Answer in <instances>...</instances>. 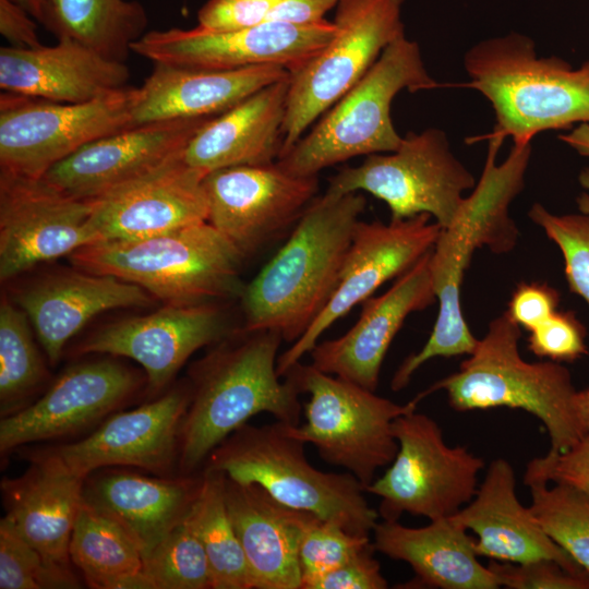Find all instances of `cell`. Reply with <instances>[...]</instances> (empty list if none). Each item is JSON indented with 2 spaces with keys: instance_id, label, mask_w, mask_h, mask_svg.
I'll return each instance as SVG.
<instances>
[{
  "instance_id": "8992f818",
  "label": "cell",
  "mask_w": 589,
  "mask_h": 589,
  "mask_svg": "<svg viewBox=\"0 0 589 589\" xmlns=\"http://www.w3.org/2000/svg\"><path fill=\"white\" fill-rule=\"evenodd\" d=\"M520 326L506 312L489 323L482 339L455 373L420 393L444 389L460 412L498 407L520 409L540 420L551 448L564 452L585 435L575 408L569 371L556 361L528 362L519 353Z\"/></svg>"
},
{
  "instance_id": "816d5d0a",
  "label": "cell",
  "mask_w": 589,
  "mask_h": 589,
  "mask_svg": "<svg viewBox=\"0 0 589 589\" xmlns=\"http://www.w3.org/2000/svg\"><path fill=\"white\" fill-rule=\"evenodd\" d=\"M558 139L574 148L579 155L589 157V123H580Z\"/></svg>"
},
{
  "instance_id": "52a82bcc",
  "label": "cell",
  "mask_w": 589,
  "mask_h": 589,
  "mask_svg": "<svg viewBox=\"0 0 589 589\" xmlns=\"http://www.w3.org/2000/svg\"><path fill=\"white\" fill-rule=\"evenodd\" d=\"M304 447L287 423H245L213 449L203 469L259 484L286 506L310 512L352 534L371 537L380 516L364 497L362 484L347 471L316 469Z\"/></svg>"
},
{
  "instance_id": "b9f144b4",
  "label": "cell",
  "mask_w": 589,
  "mask_h": 589,
  "mask_svg": "<svg viewBox=\"0 0 589 589\" xmlns=\"http://www.w3.org/2000/svg\"><path fill=\"white\" fill-rule=\"evenodd\" d=\"M501 587L510 589H589V572L572 568L551 558L527 563L491 560L488 565Z\"/></svg>"
},
{
  "instance_id": "277c9868",
  "label": "cell",
  "mask_w": 589,
  "mask_h": 589,
  "mask_svg": "<svg viewBox=\"0 0 589 589\" xmlns=\"http://www.w3.org/2000/svg\"><path fill=\"white\" fill-rule=\"evenodd\" d=\"M464 67L469 82L495 113L493 131L483 139L510 136L531 143L540 132L589 123V59L579 68L560 57H538L531 38L519 33L489 38L468 49Z\"/></svg>"
},
{
  "instance_id": "836d02e7",
  "label": "cell",
  "mask_w": 589,
  "mask_h": 589,
  "mask_svg": "<svg viewBox=\"0 0 589 589\" xmlns=\"http://www.w3.org/2000/svg\"><path fill=\"white\" fill-rule=\"evenodd\" d=\"M224 484V473L203 469L200 491L185 518L205 549L213 589H252L245 556L228 513Z\"/></svg>"
},
{
  "instance_id": "e0dca14e",
  "label": "cell",
  "mask_w": 589,
  "mask_h": 589,
  "mask_svg": "<svg viewBox=\"0 0 589 589\" xmlns=\"http://www.w3.org/2000/svg\"><path fill=\"white\" fill-rule=\"evenodd\" d=\"M431 218L429 214H419L388 224L358 221L335 292L309 329L278 357L279 376L284 377L300 362L337 320L432 250L442 227Z\"/></svg>"
},
{
  "instance_id": "f35d334b",
  "label": "cell",
  "mask_w": 589,
  "mask_h": 589,
  "mask_svg": "<svg viewBox=\"0 0 589 589\" xmlns=\"http://www.w3.org/2000/svg\"><path fill=\"white\" fill-rule=\"evenodd\" d=\"M73 568L47 561L3 519L0 520V589H73Z\"/></svg>"
},
{
  "instance_id": "6da1fadb",
  "label": "cell",
  "mask_w": 589,
  "mask_h": 589,
  "mask_svg": "<svg viewBox=\"0 0 589 589\" xmlns=\"http://www.w3.org/2000/svg\"><path fill=\"white\" fill-rule=\"evenodd\" d=\"M504 140L489 139L485 164L479 182L465 197L454 220L442 228L431 250L430 265L438 314L424 346L408 356L396 370L390 387H406L414 372L433 358L470 354L478 339L462 314L460 288L476 250L509 252L518 230L509 217L512 201L522 191L531 156V143L514 144L507 158L496 163Z\"/></svg>"
},
{
  "instance_id": "7402d4cb",
  "label": "cell",
  "mask_w": 589,
  "mask_h": 589,
  "mask_svg": "<svg viewBox=\"0 0 589 589\" xmlns=\"http://www.w3.org/2000/svg\"><path fill=\"white\" fill-rule=\"evenodd\" d=\"M182 154L93 200L100 241L142 239L207 221L206 173L185 164Z\"/></svg>"
},
{
  "instance_id": "83f0119b",
  "label": "cell",
  "mask_w": 589,
  "mask_h": 589,
  "mask_svg": "<svg viewBox=\"0 0 589 589\" xmlns=\"http://www.w3.org/2000/svg\"><path fill=\"white\" fill-rule=\"evenodd\" d=\"M224 491L252 589H300L299 542L312 513L284 505L259 484L226 476Z\"/></svg>"
},
{
  "instance_id": "f5cc1de1",
  "label": "cell",
  "mask_w": 589,
  "mask_h": 589,
  "mask_svg": "<svg viewBox=\"0 0 589 589\" xmlns=\"http://www.w3.org/2000/svg\"><path fill=\"white\" fill-rule=\"evenodd\" d=\"M575 408L585 434L589 433V388L576 392Z\"/></svg>"
},
{
  "instance_id": "cb8c5ba5",
  "label": "cell",
  "mask_w": 589,
  "mask_h": 589,
  "mask_svg": "<svg viewBox=\"0 0 589 589\" xmlns=\"http://www.w3.org/2000/svg\"><path fill=\"white\" fill-rule=\"evenodd\" d=\"M125 62L108 59L70 37L53 46L1 47L2 92L57 103L83 104L127 88Z\"/></svg>"
},
{
  "instance_id": "3957f363",
  "label": "cell",
  "mask_w": 589,
  "mask_h": 589,
  "mask_svg": "<svg viewBox=\"0 0 589 589\" xmlns=\"http://www.w3.org/2000/svg\"><path fill=\"white\" fill-rule=\"evenodd\" d=\"M366 206L359 192L316 196L278 252L243 289L242 328L275 329L298 340L336 290L359 216Z\"/></svg>"
},
{
  "instance_id": "4fadbf2b",
  "label": "cell",
  "mask_w": 589,
  "mask_h": 589,
  "mask_svg": "<svg viewBox=\"0 0 589 589\" xmlns=\"http://www.w3.org/2000/svg\"><path fill=\"white\" fill-rule=\"evenodd\" d=\"M137 87L83 104L15 93L0 96L1 170L41 178L87 143L133 125Z\"/></svg>"
},
{
  "instance_id": "ab89813d",
  "label": "cell",
  "mask_w": 589,
  "mask_h": 589,
  "mask_svg": "<svg viewBox=\"0 0 589 589\" xmlns=\"http://www.w3.org/2000/svg\"><path fill=\"white\" fill-rule=\"evenodd\" d=\"M371 543V537L352 534L312 514L299 542L300 589H306L313 580L340 566Z\"/></svg>"
},
{
  "instance_id": "e575fe53",
  "label": "cell",
  "mask_w": 589,
  "mask_h": 589,
  "mask_svg": "<svg viewBox=\"0 0 589 589\" xmlns=\"http://www.w3.org/2000/svg\"><path fill=\"white\" fill-rule=\"evenodd\" d=\"M70 560L93 589L110 579L143 570L140 546L112 517L84 501L80 506L69 546Z\"/></svg>"
},
{
  "instance_id": "1f68e13d",
  "label": "cell",
  "mask_w": 589,
  "mask_h": 589,
  "mask_svg": "<svg viewBox=\"0 0 589 589\" xmlns=\"http://www.w3.org/2000/svg\"><path fill=\"white\" fill-rule=\"evenodd\" d=\"M450 517L412 528L398 520L377 521L372 536L375 551L408 563L414 572V588L496 589L500 580L482 565L474 538Z\"/></svg>"
},
{
  "instance_id": "7bdbcfd3",
  "label": "cell",
  "mask_w": 589,
  "mask_h": 589,
  "mask_svg": "<svg viewBox=\"0 0 589 589\" xmlns=\"http://www.w3.org/2000/svg\"><path fill=\"white\" fill-rule=\"evenodd\" d=\"M534 482L567 485L589 498V433L564 452L550 449L544 456L531 459L524 483Z\"/></svg>"
},
{
  "instance_id": "8d00e7d4",
  "label": "cell",
  "mask_w": 589,
  "mask_h": 589,
  "mask_svg": "<svg viewBox=\"0 0 589 589\" xmlns=\"http://www.w3.org/2000/svg\"><path fill=\"white\" fill-rule=\"evenodd\" d=\"M532 514L550 538L580 567L589 572V498L567 485L534 482Z\"/></svg>"
},
{
  "instance_id": "9c48e42d",
  "label": "cell",
  "mask_w": 589,
  "mask_h": 589,
  "mask_svg": "<svg viewBox=\"0 0 589 589\" xmlns=\"http://www.w3.org/2000/svg\"><path fill=\"white\" fill-rule=\"evenodd\" d=\"M285 376L309 395L305 422L287 424L296 438L311 443L327 464L344 468L365 488L376 471L389 465L398 449L394 420L417 409L414 398L405 405L381 397L310 364L296 363ZM284 376V377H285Z\"/></svg>"
},
{
  "instance_id": "4dcf8cb0",
  "label": "cell",
  "mask_w": 589,
  "mask_h": 589,
  "mask_svg": "<svg viewBox=\"0 0 589 589\" xmlns=\"http://www.w3.org/2000/svg\"><path fill=\"white\" fill-rule=\"evenodd\" d=\"M202 483L199 476H146L127 470L94 471L83 498L117 520L144 556L187 515Z\"/></svg>"
},
{
  "instance_id": "74e56055",
  "label": "cell",
  "mask_w": 589,
  "mask_h": 589,
  "mask_svg": "<svg viewBox=\"0 0 589 589\" xmlns=\"http://www.w3.org/2000/svg\"><path fill=\"white\" fill-rule=\"evenodd\" d=\"M155 589H213L205 549L184 517L143 556Z\"/></svg>"
},
{
  "instance_id": "c3c4849f",
  "label": "cell",
  "mask_w": 589,
  "mask_h": 589,
  "mask_svg": "<svg viewBox=\"0 0 589 589\" xmlns=\"http://www.w3.org/2000/svg\"><path fill=\"white\" fill-rule=\"evenodd\" d=\"M0 32L12 47L35 48L43 45L36 23L12 0H0Z\"/></svg>"
},
{
  "instance_id": "484cf974",
  "label": "cell",
  "mask_w": 589,
  "mask_h": 589,
  "mask_svg": "<svg viewBox=\"0 0 589 589\" xmlns=\"http://www.w3.org/2000/svg\"><path fill=\"white\" fill-rule=\"evenodd\" d=\"M154 301L135 284L80 269L39 278L15 298L51 365L59 362L71 337L94 316L112 309L148 306Z\"/></svg>"
},
{
  "instance_id": "4316f807",
  "label": "cell",
  "mask_w": 589,
  "mask_h": 589,
  "mask_svg": "<svg viewBox=\"0 0 589 589\" xmlns=\"http://www.w3.org/2000/svg\"><path fill=\"white\" fill-rule=\"evenodd\" d=\"M450 519L474 532L479 556L508 563L551 558L582 568L550 538L530 507L519 502L515 470L504 458L491 461L473 498Z\"/></svg>"
},
{
  "instance_id": "d6a6232c",
  "label": "cell",
  "mask_w": 589,
  "mask_h": 589,
  "mask_svg": "<svg viewBox=\"0 0 589 589\" xmlns=\"http://www.w3.org/2000/svg\"><path fill=\"white\" fill-rule=\"evenodd\" d=\"M144 7L132 0H53L47 31L70 37L101 56L125 62L146 32Z\"/></svg>"
},
{
  "instance_id": "7dc6e473",
  "label": "cell",
  "mask_w": 589,
  "mask_h": 589,
  "mask_svg": "<svg viewBox=\"0 0 589 589\" xmlns=\"http://www.w3.org/2000/svg\"><path fill=\"white\" fill-rule=\"evenodd\" d=\"M560 302L558 292L549 285L520 283L508 302V316L528 332L532 330L555 311Z\"/></svg>"
},
{
  "instance_id": "30bf717a",
  "label": "cell",
  "mask_w": 589,
  "mask_h": 589,
  "mask_svg": "<svg viewBox=\"0 0 589 589\" xmlns=\"http://www.w3.org/2000/svg\"><path fill=\"white\" fill-rule=\"evenodd\" d=\"M474 187L473 175L453 154L445 132L428 128L407 133L394 152L344 167L329 178L325 193L364 191L385 202L390 220L429 214L445 228L459 212L462 193Z\"/></svg>"
},
{
  "instance_id": "f6af8a7d",
  "label": "cell",
  "mask_w": 589,
  "mask_h": 589,
  "mask_svg": "<svg viewBox=\"0 0 589 589\" xmlns=\"http://www.w3.org/2000/svg\"><path fill=\"white\" fill-rule=\"evenodd\" d=\"M283 0H208L197 12L199 28L221 32L266 22Z\"/></svg>"
},
{
  "instance_id": "d4e9b609",
  "label": "cell",
  "mask_w": 589,
  "mask_h": 589,
  "mask_svg": "<svg viewBox=\"0 0 589 589\" xmlns=\"http://www.w3.org/2000/svg\"><path fill=\"white\" fill-rule=\"evenodd\" d=\"M27 457L22 476L1 481L2 518L47 561L72 568L69 546L85 479L44 448Z\"/></svg>"
},
{
  "instance_id": "7c38bea8",
  "label": "cell",
  "mask_w": 589,
  "mask_h": 589,
  "mask_svg": "<svg viewBox=\"0 0 589 589\" xmlns=\"http://www.w3.org/2000/svg\"><path fill=\"white\" fill-rule=\"evenodd\" d=\"M393 433L395 458L365 488L380 497L383 520H398L404 513L429 520L450 517L473 498L484 461L465 446H448L434 419L412 410L394 420Z\"/></svg>"
},
{
  "instance_id": "44dd1931",
  "label": "cell",
  "mask_w": 589,
  "mask_h": 589,
  "mask_svg": "<svg viewBox=\"0 0 589 589\" xmlns=\"http://www.w3.org/2000/svg\"><path fill=\"white\" fill-rule=\"evenodd\" d=\"M211 118L132 125L87 143L43 178L74 197L95 200L181 155Z\"/></svg>"
},
{
  "instance_id": "d590c367",
  "label": "cell",
  "mask_w": 589,
  "mask_h": 589,
  "mask_svg": "<svg viewBox=\"0 0 589 589\" xmlns=\"http://www.w3.org/2000/svg\"><path fill=\"white\" fill-rule=\"evenodd\" d=\"M31 321L16 303L0 304V416L5 418L31 404L47 377V369L33 338Z\"/></svg>"
},
{
  "instance_id": "d6986e66",
  "label": "cell",
  "mask_w": 589,
  "mask_h": 589,
  "mask_svg": "<svg viewBox=\"0 0 589 589\" xmlns=\"http://www.w3.org/2000/svg\"><path fill=\"white\" fill-rule=\"evenodd\" d=\"M190 398V384L175 386L135 409L110 414L84 438L44 449L84 479L107 467L170 477L178 466L180 430Z\"/></svg>"
},
{
  "instance_id": "2e32d148",
  "label": "cell",
  "mask_w": 589,
  "mask_h": 589,
  "mask_svg": "<svg viewBox=\"0 0 589 589\" xmlns=\"http://www.w3.org/2000/svg\"><path fill=\"white\" fill-rule=\"evenodd\" d=\"M203 188L207 223L247 259L297 224L316 197L318 179L292 175L275 161L211 171Z\"/></svg>"
},
{
  "instance_id": "ffe728a7",
  "label": "cell",
  "mask_w": 589,
  "mask_h": 589,
  "mask_svg": "<svg viewBox=\"0 0 589 589\" xmlns=\"http://www.w3.org/2000/svg\"><path fill=\"white\" fill-rule=\"evenodd\" d=\"M141 377L123 364L94 360L73 364L22 410L1 418L0 453L72 435L113 413L140 387Z\"/></svg>"
},
{
  "instance_id": "ac0fdd59",
  "label": "cell",
  "mask_w": 589,
  "mask_h": 589,
  "mask_svg": "<svg viewBox=\"0 0 589 589\" xmlns=\"http://www.w3.org/2000/svg\"><path fill=\"white\" fill-rule=\"evenodd\" d=\"M219 303L166 304L151 314L107 324L82 340L75 352L136 361L145 371L148 394L158 396L194 352L238 329Z\"/></svg>"
},
{
  "instance_id": "f1b7e54d",
  "label": "cell",
  "mask_w": 589,
  "mask_h": 589,
  "mask_svg": "<svg viewBox=\"0 0 589 589\" xmlns=\"http://www.w3.org/2000/svg\"><path fill=\"white\" fill-rule=\"evenodd\" d=\"M290 76L278 65L208 70L154 63L137 87L133 125L215 117L261 88Z\"/></svg>"
},
{
  "instance_id": "f546056e",
  "label": "cell",
  "mask_w": 589,
  "mask_h": 589,
  "mask_svg": "<svg viewBox=\"0 0 589 589\" xmlns=\"http://www.w3.org/2000/svg\"><path fill=\"white\" fill-rule=\"evenodd\" d=\"M289 79L269 84L208 119L187 144L184 163L208 173L277 161L283 152Z\"/></svg>"
},
{
  "instance_id": "5b68a950",
  "label": "cell",
  "mask_w": 589,
  "mask_h": 589,
  "mask_svg": "<svg viewBox=\"0 0 589 589\" xmlns=\"http://www.w3.org/2000/svg\"><path fill=\"white\" fill-rule=\"evenodd\" d=\"M80 271L135 284L166 304L240 299L245 257L209 223L153 237L104 240L69 255Z\"/></svg>"
},
{
  "instance_id": "681fc988",
  "label": "cell",
  "mask_w": 589,
  "mask_h": 589,
  "mask_svg": "<svg viewBox=\"0 0 589 589\" xmlns=\"http://www.w3.org/2000/svg\"><path fill=\"white\" fill-rule=\"evenodd\" d=\"M338 0H283L269 13L267 21L296 25H311L324 21V14Z\"/></svg>"
},
{
  "instance_id": "bcb514c9",
  "label": "cell",
  "mask_w": 589,
  "mask_h": 589,
  "mask_svg": "<svg viewBox=\"0 0 589 589\" xmlns=\"http://www.w3.org/2000/svg\"><path fill=\"white\" fill-rule=\"evenodd\" d=\"M371 543L350 560L313 580L306 589H385L387 580Z\"/></svg>"
},
{
  "instance_id": "db71d44e",
  "label": "cell",
  "mask_w": 589,
  "mask_h": 589,
  "mask_svg": "<svg viewBox=\"0 0 589 589\" xmlns=\"http://www.w3.org/2000/svg\"><path fill=\"white\" fill-rule=\"evenodd\" d=\"M578 179L581 187L589 191V167L581 170ZM577 204L580 212L589 214V193H581L577 197Z\"/></svg>"
},
{
  "instance_id": "8fae6325",
  "label": "cell",
  "mask_w": 589,
  "mask_h": 589,
  "mask_svg": "<svg viewBox=\"0 0 589 589\" xmlns=\"http://www.w3.org/2000/svg\"><path fill=\"white\" fill-rule=\"evenodd\" d=\"M402 2L338 0L333 37L304 67L290 74L281 155L362 79L389 44L405 35Z\"/></svg>"
},
{
  "instance_id": "5bb4252c",
  "label": "cell",
  "mask_w": 589,
  "mask_h": 589,
  "mask_svg": "<svg viewBox=\"0 0 589 589\" xmlns=\"http://www.w3.org/2000/svg\"><path fill=\"white\" fill-rule=\"evenodd\" d=\"M93 200L47 180L0 170V279L100 241Z\"/></svg>"
},
{
  "instance_id": "603a6c76",
  "label": "cell",
  "mask_w": 589,
  "mask_h": 589,
  "mask_svg": "<svg viewBox=\"0 0 589 589\" xmlns=\"http://www.w3.org/2000/svg\"><path fill=\"white\" fill-rule=\"evenodd\" d=\"M431 251L383 294L362 302L358 321L342 336L317 342L309 352L317 370L375 392L386 352L406 317L434 301Z\"/></svg>"
},
{
  "instance_id": "7a4b0ae2",
  "label": "cell",
  "mask_w": 589,
  "mask_h": 589,
  "mask_svg": "<svg viewBox=\"0 0 589 589\" xmlns=\"http://www.w3.org/2000/svg\"><path fill=\"white\" fill-rule=\"evenodd\" d=\"M283 336L275 329L235 330L213 345L191 370V398L180 436L178 470L194 474L225 438L257 413L300 423L301 394L277 372Z\"/></svg>"
},
{
  "instance_id": "9a60e30c",
  "label": "cell",
  "mask_w": 589,
  "mask_h": 589,
  "mask_svg": "<svg viewBox=\"0 0 589 589\" xmlns=\"http://www.w3.org/2000/svg\"><path fill=\"white\" fill-rule=\"evenodd\" d=\"M334 33V23L326 20L311 25L267 21L221 32L168 28L146 32L131 50L154 63L208 70L278 65L292 74L314 58Z\"/></svg>"
},
{
  "instance_id": "ba28073f",
  "label": "cell",
  "mask_w": 589,
  "mask_h": 589,
  "mask_svg": "<svg viewBox=\"0 0 589 589\" xmlns=\"http://www.w3.org/2000/svg\"><path fill=\"white\" fill-rule=\"evenodd\" d=\"M438 86L424 67L419 45L400 36L277 163L292 175L310 177L357 156L394 152L402 141L390 116L395 96L402 89L416 93Z\"/></svg>"
},
{
  "instance_id": "60d3db41",
  "label": "cell",
  "mask_w": 589,
  "mask_h": 589,
  "mask_svg": "<svg viewBox=\"0 0 589 589\" xmlns=\"http://www.w3.org/2000/svg\"><path fill=\"white\" fill-rule=\"evenodd\" d=\"M528 216L558 247L569 289L589 304V214L555 215L536 203Z\"/></svg>"
},
{
  "instance_id": "ee69618b",
  "label": "cell",
  "mask_w": 589,
  "mask_h": 589,
  "mask_svg": "<svg viewBox=\"0 0 589 589\" xmlns=\"http://www.w3.org/2000/svg\"><path fill=\"white\" fill-rule=\"evenodd\" d=\"M586 330L572 312L555 311L530 330L528 349L552 361H574L587 353Z\"/></svg>"
},
{
  "instance_id": "f907efd6",
  "label": "cell",
  "mask_w": 589,
  "mask_h": 589,
  "mask_svg": "<svg viewBox=\"0 0 589 589\" xmlns=\"http://www.w3.org/2000/svg\"><path fill=\"white\" fill-rule=\"evenodd\" d=\"M23 8L35 21L47 28L53 8V0H12Z\"/></svg>"
}]
</instances>
